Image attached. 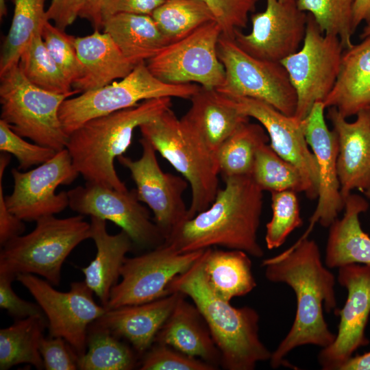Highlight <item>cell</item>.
Returning a JSON list of instances; mask_svg holds the SVG:
<instances>
[{"mask_svg":"<svg viewBox=\"0 0 370 370\" xmlns=\"http://www.w3.org/2000/svg\"><path fill=\"white\" fill-rule=\"evenodd\" d=\"M337 281L347 291L336 314L338 331L333 343L321 348L317 361L323 370H340L359 348L369 345L366 328L370 315V265L348 264L338 268Z\"/></svg>","mask_w":370,"mask_h":370,"instance_id":"cell-17","label":"cell"},{"mask_svg":"<svg viewBox=\"0 0 370 370\" xmlns=\"http://www.w3.org/2000/svg\"><path fill=\"white\" fill-rule=\"evenodd\" d=\"M205 249L180 252L164 242L145 254L126 257L121 280L112 288L106 309L150 302L166 296L170 294L168 286L171 280L191 267Z\"/></svg>","mask_w":370,"mask_h":370,"instance_id":"cell-13","label":"cell"},{"mask_svg":"<svg viewBox=\"0 0 370 370\" xmlns=\"http://www.w3.org/2000/svg\"><path fill=\"white\" fill-rule=\"evenodd\" d=\"M151 16L171 42L215 21L212 12L201 0H165L152 12Z\"/></svg>","mask_w":370,"mask_h":370,"instance_id":"cell-36","label":"cell"},{"mask_svg":"<svg viewBox=\"0 0 370 370\" xmlns=\"http://www.w3.org/2000/svg\"><path fill=\"white\" fill-rule=\"evenodd\" d=\"M249 256L237 249H205L204 272L214 294L230 301L233 298L249 294L256 287Z\"/></svg>","mask_w":370,"mask_h":370,"instance_id":"cell-30","label":"cell"},{"mask_svg":"<svg viewBox=\"0 0 370 370\" xmlns=\"http://www.w3.org/2000/svg\"><path fill=\"white\" fill-rule=\"evenodd\" d=\"M251 176L263 190L305 193L302 175L293 164L283 159L268 143L257 151Z\"/></svg>","mask_w":370,"mask_h":370,"instance_id":"cell-37","label":"cell"},{"mask_svg":"<svg viewBox=\"0 0 370 370\" xmlns=\"http://www.w3.org/2000/svg\"><path fill=\"white\" fill-rule=\"evenodd\" d=\"M7 14V7L5 0H0V18H2Z\"/></svg>","mask_w":370,"mask_h":370,"instance_id":"cell-53","label":"cell"},{"mask_svg":"<svg viewBox=\"0 0 370 370\" xmlns=\"http://www.w3.org/2000/svg\"><path fill=\"white\" fill-rule=\"evenodd\" d=\"M11 172L13 191L5 196V203L23 221H36L64 210L69 206L67 191L56 194V190L60 185L71 184L79 175L66 148L32 170L21 172L12 169Z\"/></svg>","mask_w":370,"mask_h":370,"instance_id":"cell-15","label":"cell"},{"mask_svg":"<svg viewBox=\"0 0 370 370\" xmlns=\"http://www.w3.org/2000/svg\"><path fill=\"white\" fill-rule=\"evenodd\" d=\"M121 338L96 322L88 330L87 350L79 357L80 370H132L139 365L138 355Z\"/></svg>","mask_w":370,"mask_h":370,"instance_id":"cell-32","label":"cell"},{"mask_svg":"<svg viewBox=\"0 0 370 370\" xmlns=\"http://www.w3.org/2000/svg\"><path fill=\"white\" fill-rule=\"evenodd\" d=\"M221 29L216 21L208 23L189 35L166 46L147 61L151 73L169 84L196 82L209 89H217L225 72L217 55Z\"/></svg>","mask_w":370,"mask_h":370,"instance_id":"cell-11","label":"cell"},{"mask_svg":"<svg viewBox=\"0 0 370 370\" xmlns=\"http://www.w3.org/2000/svg\"><path fill=\"white\" fill-rule=\"evenodd\" d=\"M307 19L297 0H266L265 10L251 16V32L237 30L234 40L254 58L281 62L302 45Z\"/></svg>","mask_w":370,"mask_h":370,"instance_id":"cell-18","label":"cell"},{"mask_svg":"<svg viewBox=\"0 0 370 370\" xmlns=\"http://www.w3.org/2000/svg\"><path fill=\"white\" fill-rule=\"evenodd\" d=\"M16 276L0 273V307L16 319L33 316H45L38 304L29 302L18 296L12 288Z\"/></svg>","mask_w":370,"mask_h":370,"instance_id":"cell-45","label":"cell"},{"mask_svg":"<svg viewBox=\"0 0 370 370\" xmlns=\"http://www.w3.org/2000/svg\"><path fill=\"white\" fill-rule=\"evenodd\" d=\"M362 22H370V0H355L353 12L355 31Z\"/></svg>","mask_w":370,"mask_h":370,"instance_id":"cell-50","label":"cell"},{"mask_svg":"<svg viewBox=\"0 0 370 370\" xmlns=\"http://www.w3.org/2000/svg\"><path fill=\"white\" fill-rule=\"evenodd\" d=\"M45 316L16 319L9 327L0 330V369L8 370L18 364H29L44 369L39 346L45 329Z\"/></svg>","mask_w":370,"mask_h":370,"instance_id":"cell-31","label":"cell"},{"mask_svg":"<svg viewBox=\"0 0 370 370\" xmlns=\"http://www.w3.org/2000/svg\"><path fill=\"white\" fill-rule=\"evenodd\" d=\"M14 14L10 28L2 45L0 74L18 64L20 56L32 37L48 21L45 0H12Z\"/></svg>","mask_w":370,"mask_h":370,"instance_id":"cell-34","label":"cell"},{"mask_svg":"<svg viewBox=\"0 0 370 370\" xmlns=\"http://www.w3.org/2000/svg\"><path fill=\"white\" fill-rule=\"evenodd\" d=\"M267 280L284 283L295 294L297 309L293 325L269 360L273 369L291 367L286 360L294 349L304 345H330L336 334L329 328L323 310L336 312L334 275L323 264L319 247L308 237L299 238L279 255L264 259Z\"/></svg>","mask_w":370,"mask_h":370,"instance_id":"cell-1","label":"cell"},{"mask_svg":"<svg viewBox=\"0 0 370 370\" xmlns=\"http://www.w3.org/2000/svg\"><path fill=\"white\" fill-rule=\"evenodd\" d=\"M212 12L221 29V36L234 40L235 32L247 25L249 14L258 0H201Z\"/></svg>","mask_w":370,"mask_h":370,"instance_id":"cell-43","label":"cell"},{"mask_svg":"<svg viewBox=\"0 0 370 370\" xmlns=\"http://www.w3.org/2000/svg\"><path fill=\"white\" fill-rule=\"evenodd\" d=\"M327 117L338 141L337 171L341 195L345 199L354 189L370 192V116L366 110L349 122L334 107Z\"/></svg>","mask_w":370,"mask_h":370,"instance_id":"cell-21","label":"cell"},{"mask_svg":"<svg viewBox=\"0 0 370 370\" xmlns=\"http://www.w3.org/2000/svg\"><path fill=\"white\" fill-rule=\"evenodd\" d=\"M69 97L34 85L18 64L0 74L1 119L21 137L57 152L65 149L68 142L59 110Z\"/></svg>","mask_w":370,"mask_h":370,"instance_id":"cell-7","label":"cell"},{"mask_svg":"<svg viewBox=\"0 0 370 370\" xmlns=\"http://www.w3.org/2000/svg\"><path fill=\"white\" fill-rule=\"evenodd\" d=\"M361 40L344 49L336 83L323 101L346 119L370 106V36Z\"/></svg>","mask_w":370,"mask_h":370,"instance_id":"cell-26","label":"cell"},{"mask_svg":"<svg viewBox=\"0 0 370 370\" xmlns=\"http://www.w3.org/2000/svg\"><path fill=\"white\" fill-rule=\"evenodd\" d=\"M90 223L97 252L95 258L82 271L85 283L106 307L112 288L121 278L126 255L132 249L134 243L122 230L114 235L108 234L106 220L90 217Z\"/></svg>","mask_w":370,"mask_h":370,"instance_id":"cell-25","label":"cell"},{"mask_svg":"<svg viewBox=\"0 0 370 370\" xmlns=\"http://www.w3.org/2000/svg\"><path fill=\"white\" fill-rule=\"evenodd\" d=\"M200 86L191 83L162 82L151 73L146 62H143L119 81L65 99L60 108L59 117L64 132L69 136L91 119L135 106L145 100L161 97L190 99Z\"/></svg>","mask_w":370,"mask_h":370,"instance_id":"cell-8","label":"cell"},{"mask_svg":"<svg viewBox=\"0 0 370 370\" xmlns=\"http://www.w3.org/2000/svg\"><path fill=\"white\" fill-rule=\"evenodd\" d=\"M18 66L27 79L49 92L73 95L72 84L48 51L41 34H35L23 51Z\"/></svg>","mask_w":370,"mask_h":370,"instance_id":"cell-35","label":"cell"},{"mask_svg":"<svg viewBox=\"0 0 370 370\" xmlns=\"http://www.w3.org/2000/svg\"><path fill=\"white\" fill-rule=\"evenodd\" d=\"M105 0H84L79 16L88 20L95 29L103 27L102 6Z\"/></svg>","mask_w":370,"mask_h":370,"instance_id":"cell-49","label":"cell"},{"mask_svg":"<svg viewBox=\"0 0 370 370\" xmlns=\"http://www.w3.org/2000/svg\"><path fill=\"white\" fill-rule=\"evenodd\" d=\"M344 213L328 227L325 265L338 269L348 264L370 265V236L362 228L359 216L369 208L362 196L351 193L345 199Z\"/></svg>","mask_w":370,"mask_h":370,"instance_id":"cell-28","label":"cell"},{"mask_svg":"<svg viewBox=\"0 0 370 370\" xmlns=\"http://www.w3.org/2000/svg\"><path fill=\"white\" fill-rule=\"evenodd\" d=\"M42 38L51 56L73 85L83 74V66L75 47V37L47 21Z\"/></svg>","mask_w":370,"mask_h":370,"instance_id":"cell-40","label":"cell"},{"mask_svg":"<svg viewBox=\"0 0 370 370\" xmlns=\"http://www.w3.org/2000/svg\"><path fill=\"white\" fill-rule=\"evenodd\" d=\"M39 350L45 369H78L79 356L69 343L61 337L42 336Z\"/></svg>","mask_w":370,"mask_h":370,"instance_id":"cell-44","label":"cell"},{"mask_svg":"<svg viewBox=\"0 0 370 370\" xmlns=\"http://www.w3.org/2000/svg\"><path fill=\"white\" fill-rule=\"evenodd\" d=\"M282 1H283V0H282Z\"/></svg>","mask_w":370,"mask_h":370,"instance_id":"cell-56","label":"cell"},{"mask_svg":"<svg viewBox=\"0 0 370 370\" xmlns=\"http://www.w3.org/2000/svg\"><path fill=\"white\" fill-rule=\"evenodd\" d=\"M102 28L134 66L149 60L172 42L151 15L114 14L103 20Z\"/></svg>","mask_w":370,"mask_h":370,"instance_id":"cell-29","label":"cell"},{"mask_svg":"<svg viewBox=\"0 0 370 370\" xmlns=\"http://www.w3.org/2000/svg\"><path fill=\"white\" fill-rule=\"evenodd\" d=\"M67 194L71 210L112 221L129 235L136 247L149 250L164 243L162 234L140 203L136 189L120 191L86 182Z\"/></svg>","mask_w":370,"mask_h":370,"instance_id":"cell-14","label":"cell"},{"mask_svg":"<svg viewBox=\"0 0 370 370\" xmlns=\"http://www.w3.org/2000/svg\"><path fill=\"white\" fill-rule=\"evenodd\" d=\"M297 193L293 190L271 193L272 217L266 225L264 236L269 249L281 247L295 229L302 226Z\"/></svg>","mask_w":370,"mask_h":370,"instance_id":"cell-39","label":"cell"},{"mask_svg":"<svg viewBox=\"0 0 370 370\" xmlns=\"http://www.w3.org/2000/svg\"><path fill=\"white\" fill-rule=\"evenodd\" d=\"M140 370H216L214 366L167 345L153 343L140 357Z\"/></svg>","mask_w":370,"mask_h":370,"instance_id":"cell-41","label":"cell"},{"mask_svg":"<svg viewBox=\"0 0 370 370\" xmlns=\"http://www.w3.org/2000/svg\"><path fill=\"white\" fill-rule=\"evenodd\" d=\"M182 295L173 292L150 302L106 310L95 322L127 340L141 357L153 344Z\"/></svg>","mask_w":370,"mask_h":370,"instance_id":"cell-22","label":"cell"},{"mask_svg":"<svg viewBox=\"0 0 370 370\" xmlns=\"http://www.w3.org/2000/svg\"><path fill=\"white\" fill-rule=\"evenodd\" d=\"M165 0H105L102 6L103 20L120 13L148 14L152 12Z\"/></svg>","mask_w":370,"mask_h":370,"instance_id":"cell-47","label":"cell"},{"mask_svg":"<svg viewBox=\"0 0 370 370\" xmlns=\"http://www.w3.org/2000/svg\"><path fill=\"white\" fill-rule=\"evenodd\" d=\"M355 0H297L299 8L312 14L324 34L337 36L344 49L354 43L353 12Z\"/></svg>","mask_w":370,"mask_h":370,"instance_id":"cell-38","label":"cell"},{"mask_svg":"<svg viewBox=\"0 0 370 370\" xmlns=\"http://www.w3.org/2000/svg\"><path fill=\"white\" fill-rule=\"evenodd\" d=\"M367 197L370 198V192L366 193L365 194Z\"/></svg>","mask_w":370,"mask_h":370,"instance_id":"cell-54","label":"cell"},{"mask_svg":"<svg viewBox=\"0 0 370 370\" xmlns=\"http://www.w3.org/2000/svg\"><path fill=\"white\" fill-rule=\"evenodd\" d=\"M269 141V137L260 123L249 121L240 125L216 153L222 177L251 175L258 149Z\"/></svg>","mask_w":370,"mask_h":370,"instance_id":"cell-33","label":"cell"},{"mask_svg":"<svg viewBox=\"0 0 370 370\" xmlns=\"http://www.w3.org/2000/svg\"><path fill=\"white\" fill-rule=\"evenodd\" d=\"M223 179L225 186L211 205L180 223L164 243L180 252L221 247L260 258L264 252L258 232L264 191L251 175Z\"/></svg>","mask_w":370,"mask_h":370,"instance_id":"cell-2","label":"cell"},{"mask_svg":"<svg viewBox=\"0 0 370 370\" xmlns=\"http://www.w3.org/2000/svg\"><path fill=\"white\" fill-rule=\"evenodd\" d=\"M340 370H370V351L353 356Z\"/></svg>","mask_w":370,"mask_h":370,"instance_id":"cell-51","label":"cell"},{"mask_svg":"<svg viewBox=\"0 0 370 370\" xmlns=\"http://www.w3.org/2000/svg\"><path fill=\"white\" fill-rule=\"evenodd\" d=\"M227 97L239 112L255 119L263 126L269 137L271 147L301 172L306 197L312 200L317 199L319 184L317 163L306 140L302 121L286 115L258 99Z\"/></svg>","mask_w":370,"mask_h":370,"instance_id":"cell-19","label":"cell"},{"mask_svg":"<svg viewBox=\"0 0 370 370\" xmlns=\"http://www.w3.org/2000/svg\"><path fill=\"white\" fill-rule=\"evenodd\" d=\"M35 228L6 243L0 251V273L38 275L58 286L66 258L82 241L91 238L90 223L84 215L36 221Z\"/></svg>","mask_w":370,"mask_h":370,"instance_id":"cell-5","label":"cell"},{"mask_svg":"<svg viewBox=\"0 0 370 370\" xmlns=\"http://www.w3.org/2000/svg\"><path fill=\"white\" fill-rule=\"evenodd\" d=\"M217 55L225 72L224 82L217 91L228 97L258 99L286 115H295L297 94L281 62L254 58L234 40L221 35Z\"/></svg>","mask_w":370,"mask_h":370,"instance_id":"cell-9","label":"cell"},{"mask_svg":"<svg viewBox=\"0 0 370 370\" xmlns=\"http://www.w3.org/2000/svg\"><path fill=\"white\" fill-rule=\"evenodd\" d=\"M308 14L301 48L283 60L297 98L294 116L302 121L314 104L323 102L338 77L344 48L339 38L323 33L312 14Z\"/></svg>","mask_w":370,"mask_h":370,"instance_id":"cell-10","label":"cell"},{"mask_svg":"<svg viewBox=\"0 0 370 370\" xmlns=\"http://www.w3.org/2000/svg\"><path fill=\"white\" fill-rule=\"evenodd\" d=\"M75 47L83 66L82 77L72 87L84 92L127 76L135 66L123 55L110 36L99 29L75 38Z\"/></svg>","mask_w":370,"mask_h":370,"instance_id":"cell-27","label":"cell"},{"mask_svg":"<svg viewBox=\"0 0 370 370\" xmlns=\"http://www.w3.org/2000/svg\"><path fill=\"white\" fill-rule=\"evenodd\" d=\"M204 255L171 280L168 291L182 293L197 306L221 354V367L254 370L272 354L260 337V315L252 307L233 306L214 293L204 275Z\"/></svg>","mask_w":370,"mask_h":370,"instance_id":"cell-3","label":"cell"},{"mask_svg":"<svg viewBox=\"0 0 370 370\" xmlns=\"http://www.w3.org/2000/svg\"><path fill=\"white\" fill-rule=\"evenodd\" d=\"M153 146L190 186L187 219L208 208L219 190L216 155L180 121L171 108L139 126Z\"/></svg>","mask_w":370,"mask_h":370,"instance_id":"cell-6","label":"cell"},{"mask_svg":"<svg viewBox=\"0 0 370 370\" xmlns=\"http://www.w3.org/2000/svg\"><path fill=\"white\" fill-rule=\"evenodd\" d=\"M154 343L167 345L217 369L221 354L210 331L197 306L182 295L159 332Z\"/></svg>","mask_w":370,"mask_h":370,"instance_id":"cell-24","label":"cell"},{"mask_svg":"<svg viewBox=\"0 0 370 370\" xmlns=\"http://www.w3.org/2000/svg\"><path fill=\"white\" fill-rule=\"evenodd\" d=\"M171 105V97L151 99L86 121L69 136L66 149L74 168L86 182L128 190L118 176L114 160L130 146L136 127L160 116Z\"/></svg>","mask_w":370,"mask_h":370,"instance_id":"cell-4","label":"cell"},{"mask_svg":"<svg viewBox=\"0 0 370 370\" xmlns=\"http://www.w3.org/2000/svg\"><path fill=\"white\" fill-rule=\"evenodd\" d=\"M369 36H370V22L366 23L365 26L363 27L362 31L360 35V39H363Z\"/></svg>","mask_w":370,"mask_h":370,"instance_id":"cell-52","label":"cell"},{"mask_svg":"<svg viewBox=\"0 0 370 370\" xmlns=\"http://www.w3.org/2000/svg\"><path fill=\"white\" fill-rule=\"evenodd\" d=\"M325 109L323 102H317L302 120L306 140L317 160L319 179L317 205L302 238L308 236L317 222L329 227L345 206L337 171L338 136L326 124Z\"/></svg>","mask_w":370,"mask_h":370,"instance_id":"cell-20","label":"cell"},{"mask_svg":"<svg viewBox=\"0 0 370 370\" xmlns=\"http://www.w3.org/2000/svg\"><path fill=\"white\" fill-rule=\"evenodd\" d=\"M191 105L181 123L216 155L222 143L249 117L216 89L200 86L190 99Z\"/></svg>","mask_w":370,"mask_h":370,"instance_id":"cell-23","label":"cell"},{"mask_svg":"<svg viewBox=\"0 0 370 370\" xmlns=\"http://www.w3.org/2000/svg\"><path fill=\"white\" fill-rule=\"evenodd\" d=\"M0 150L1 152L14 156L19 164L18 169L25 170L46 162L57 153L51 148L25 141L1 119H0Z\"/></svg>","mask_w":370,"mask_h":370,"instance_id":"cell-42","label":"cell"},{"mask_svg":"<svg viewBox=\"0 0 370 370\" xmlns=\"http://www.w3.org/2000/svg\"><path fill=\"white\" fill-rule=\"evenodd\" d=\"M34 297L48 322L49 336L66 341L80 357L87 350L90 325L106 311L95 303L93 291L84 281L74 282L67 292H60L36 275L21 273L16 278Z\"/></svg>","mask_w":370,"mask_h":370,"instance_id":"cell-12","label":"cell"},{"mask_svg":"<svg viewBox=\"0 0 370 370\" xmlns=\"http://www.w3.org/2000/svg\"><path fill=\"white\" fill-rule=\"evenodd\" d=\"M139 143L143 148L139 159L134 160L122 155L117 160L130 171L139 201L152 210L154 223L165 241L187 219L188 208L183 194L189 184L184 177L161 169L156 150L150 142L142 137Z\"/></svg>","mask_w":370,"mask_h":370,"instance_id":"cell-16","label":"cell"},{"mask_svg":"<svg viewBox=\"0 0 370 370\" xmlns=\"http://www.w3.org/2000/svg\"><path fill=\"white\" fill-rule=\"evenodd\" d=\"M84 0H51L46 11L48 21L64 30L79 16Z\"/></svg>","mask_w":370,"mask_h":370,"instance_id":"cell-48","label":"cell"},{"mask_svg":"<svg viewBox=\"0 0 370 370\" xmlns=\"http://www.w3.org/2000/svg\"><path fill=\"white\" fill-rule=\"evenodd\" d=\"M370 116V106L366 110Z\"/></svg>","mask_w":370,"mask_h":370,"instance_id":"cell-55","label":"cell"},{"mask_svg":"<svg viewBox=\"0 0 370 370\" xmlns=\"http://www.w3.org/2000/svg\"><path fill=\"white\" fill-rule=\"evenodd\" d=\"M8 153L1 152L0 155V245L3 246L11 239L17 237L25 230L23 221L13 214L8 208L5 196L3 193V177L5 170L10 161Z\"/></svg>","mask_w":370,"mask_h":370,"instance_id":"cell-46","label":"cell"}]
</instances>
